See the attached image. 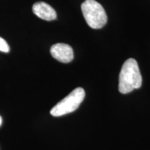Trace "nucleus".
<instances>
[{"instance_id":"39448f33","label":"nucleus","mask_w":150,"mask_h":150,"mask_svg":"<svg viewBox=\"0 0 150 150\" xmlns=\"http://www.w3.org/2000/svg\"><path fill=\"white\" fill-rule=\"evenodd\" d=\"M32 10L35 16L46 21H52L57 17L56 12L51 6L42 1L35 3L33 5Z\"/></svg>"},{"instance_id":"7ed1b4c3","label":"nucleus","mask_w":150,"mask_h":150,"mask_svg":"<svg viewBox=\"0 0 150 150\" xmlns=\"http://www.w3.org/2000/svg\"><path fill=\"white\" fill-rule=\"evenodd\" d=\"M85 95V91L82 88H76L56 104L50 110V113L54 117H59L74 112L83 102Z\"/></svg>"},{"instance_id":"20e7f679","label":"nucleus","mask_w":150,"mask_h":150,"mask_svg":"<svg viewBox=\"0 0 150 150\" xmlns=\"http://www.w3.org/2000/svg\"><path fill=\"white\" fill-rule=\"evenodd\" d=\"M50 53L53 58L63 63H70L74 59L72 47L65 43H57L52 45Z\"/></svg>"},{"instance_id":"f257e3e1","label":"nucleus","mask_w":150,"mask_h":150,"mask_svg":"<svg viewBox=\"0 0 150 150\" xmlns=\"http://www.w3.org/2000/svg\"><path fill=\"white\" fill-rule=\"evenodd\" d=\"M142 79L137 61L129 59L124 63L119 76V91L122 94L131 93L141 87Z\"/></svg>"},{"instance_id":"423d86ee","label":"nucleus","mask_w":150,"mask_h":150,"mask_svg":"<svg viewBox=\"0 0 150 150\" xmlns=\"http://www.w3.org/2000/svg\"><path fill=\"white\" fill-rule=\"evenodd\" d=\"M10 51V47L8 43L6 42L4 39L0 37V52H4V53H8Z\"/></svg>"},{"instance_id":"0eeeda50","label":"nucleus","mask_w":150,"mask_h":150,"mask_svg":"<svg viewBox=\"0 0 150 150\" xmlns=\"http://www.w3.org/2000/svg\"><path fill=\"white\" fill-rule=\"evenodd\" d=\"M1 123H2V118H1V116H0V126H1Z\"/></svg>"},{"instance_id":"f03ea898","label":"nucleus","mask_w":150,"mask_h":150,"mask_svg":"<svg viewBox=\"0 0 150 150\" xmlns=\"http://www.w3.org/2000/svg\"><path fill=\"white\" fill-rule=\"evenodd\" d=\"M81 11L88 25L92 29H101L107 22L104 7L95 0H86L81 4Z\"/></svg>"}]
</instances>
